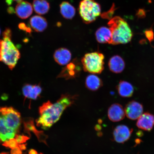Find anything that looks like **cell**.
I'll return each instance as SVG.
<instances>
[{"label":"cell","mask_w":154,"mask_h":154,"mask_svg":"<svg viewBox=\"0 0 154 154\" xmlns=\"http://www.w3.org/2000/svg\"><path fill=\"white\" fill-rule=\"evenodd\" d=\"M87 88L91 91H95L103 86L102 81L95 75H90L87 77L85 82Z\"/></svg>","instance_id":"44dd1931"},{"label":"cell","mask_w":154,"mask_h":154,"mask_svg":"<svg viewBox=\"0 0 154 154\" xmlns=\"http://www.w3.org/2000/svg\"><path fill=\"white\" fill-rule=\"evenodd\" d=\"M29 23L33 29L37 32H43L48 26V23L44 17L34 15L30 19Z\"/></svg>","instance_id":"ac0fdd59"},{"label":"cell","mask_w":154,"mask_h":154,"mask_svg":"<svg viewBox=\"0 0 154 154\" xmlns=\"http://www.w3.org/2000/svg\"><path fill=\"white\" fill-rule=\"evenodd\" d=\"M125 109L119 103H114L109 107L108 111L109 118L112 122H116L124 119L125 117Z\"/></svg>","instance_id":"7c38bea8"},{"label":"cell","mask_w":154,"mask_h":154,"mask_svg":"<svg viewBox=\"0 0 154 154\" xmlns=\"http://www.w3.org/2000/svg\"><path fill=\"white\" fill-rule=\"evenodd\" d=\"M124 109L126 116L133 120L139 118L143 112V107L142 105L134 101H131L127 104Z\"/></svg>","instance_id":"9c48e42d"},{"label":"cell","mask_w":154,"mask_h":154,"mask_svg":"<svg viewBox=\"0 0 154 154\" xmlns=\"http://www.w3.org/2000/svg\"><path fill=\"white\" fill-rule=\"evenodd\" d=\"M60 8L61 14L66 19H72L75 14V9L67 2H63L60 5Z\"/></svg>","instance_id":"603a6c76"},{"label":"cell","mask_w":154,"mask_h":154,"mask_svg":"<svg viewBox=\"0 0 154 154\" xmlns=\"http://www.w3.org/2000/svg\"><path fill=\"white\" fill-rule=\"evenodd\" d=\"M81 70L80 64L77 60H74L63 68L58 78L69 79L76 78Z\"/></svg>","instance_id":"ba28073f"},{"label":"cell","mask_w":154,"mask_h":154,"mask_svg":"<svg viewBox=\"0 0 154 154\" xmlns=\"http://www.w3.org/2000/svg\"><path fill=\"white\" fill-rule=\"evenodd\" d=\"M145 34L146 37L150 42L153 41L154 40V33L152 29H149L146 30Z\"/></svg>","instance_id":"4316f807"},{"label":"cell","mask_w":154,"mask_h":154,"mask_svg":"<svg viewBox=\"0 0 154 154\" xmlns=\"http://www.w3.org/2000/svg\"><path fill=\"white\" fill-rule=\"evenodd\" d=\"M23 94L26 98L33 100L40 97L42 88L40 84L32 85L26 84L22 88Z\"/></svg>","instance_id":"8fae6325"},{"label":"cell","mask_w":154,"mask_h":154,"mask_svg":"<svg viewBox=\"0 0 154 154\" xmlns=\"http://www.w3.org/2000/svg\"><path fill=\"white\" fill-rule=\"evenodd\" d=\"M132 132V129H130L125 125H119L113 131V138L117 143H124L129 139Z\"/></svg>","instance_id":"30bf717a"},{"label":"cell","mask_w":154,"mask_h":154,"mask_svg":"<svg viewBox=\"0 0 154 154\" xmlns=\"http://www.w3.org/2000/svg\"><path fill=\"white\" fill-rule=\"evenodd\" d=\"M95 36L96 40L99 43L111 44L112 34L110 29L106 27H101L96 31Z\"/></svg>","instance_id":"e0dca14e"},{"label":"cell","mask_w":154,"mask_h":154,"mask_svg":"<svg viewBox=\"0 0 154 154\" xmlns=\"http://www.w3.org/2000/svg\"><path fill=\"white\" fill-rule=\"evenodd\" d=\"M8 11L9 13H12L14 11H13V9H12V8L10 7L8 9Z\"/></svg>","instance_id":"1f68e13d"},{"label":"cell","mask_w":154,"mask_h":154,"mask_svg":"<svg viewBox=\"0 0 154 154\" xmlns=\"http://www.w3.org/2000/svg\"><path fill=\"white\" fill-rule=\"evenodd\" d=\"M113 7L108 12L104 13L103 14H102V18L107 19H110L112 18V17L113 12H114L115 9L114 7H113Z\"/></svg>","instance_id":"83f0119b"},{"label":"cell","mask_w":154,"mask_h":154,"mask_svg":"<svg viewBox=\"0 0 154 154\" xmlns=\"http://www.w3.org/2000/svg\"><path fill=\"white\" fill-rule=\"evenodd\" d=\"M16 134L7 127L4 118L0 113V143L14 138Z\"/></svg>","instance_id":"9a60e30c"},{"label":"cell","mask_w":154,"mask_h":154,"mask_svg":"<svg viewBox=\"0 0 154 154\" xmlns=\"http://www.w3.org/2000/svg\"><path fill=\"white\" fill-rule=\"evenodd\" d=\"M2 145L12 149L18 147V143L15 138H12L3 142Z\"/></svg>","instance_id":"cb8c5ba5"},{"label":"cell","mask_w":154,"mask_h":154,"mask_svg":"<svg viewBox=\"0 0 154 154\" xmlns=\"http://www.w3.org/2000/svg\"><path fill=\"white\" fill-rule=\"evenodd\" d=\"M55 61L60 65H66L72 58V54L66 48H62L57 49L54 54Z\"/></svg>","instance_id":"5bb4252c"},{"label":"cell","mask_w":154,"mask_h":154,"mask_svg":"<svg viewBox=\"0 0 154 154\" xmlns=\"http://www.w3.org/2000/svg\"><path fill=\"white\" fill-rule=\"evenodd\" d=\"M23 122L25 133L30 135V132H33L37 137L38 141L47 144L48 136L44 133L43 131H38L36 129L35 126L33 119L30 117L24 118L23 120Z\"/></svg>","instance_id":"52a82bcc"},{"label":"cell","mask_w":154,"mask_h":154,"mask_svg":"<svg viewBox=\"0 0 154 154\" xmlns=\"http://www.w3.org/2000/svg\"><path fill=\"white\" fill-rule=\"evenodd\" d=\"M136 125L142 130L151 131L154 126V116L149 112L142 114L138 119Z\"/></svg>","instance_id":"4fadbf2b"},{"label":"cell","mask_w":154,"mask_h":154,"mask_svg":"<svg viewBox=\"0 0 154 154\" xmlns=\"http://www.w3.org/2000/svg\"><path fill=\"white\" fill-rule=\"evenodd\" d=\"M109 66L111 72L115 73H120L125 69V63L121 57L115 55L109 59Z\"/></svg>","instance_id":"d6986e66"},{"label":"cell","mask_w":154,"mask_h":154,"mask_svg":"<svg viewBox=\"0 0 154 154\" xmlns=\"http://www.w3.org/2000/svg\"><path fill=\"white\" fill-rule=\"evenodd\" d=\"M12 32L6 28L3 33V39H0V61L4 63L12 70L20 57L18 48L11 40Z\"/></svg>","instance_id":"7a4b0ae2"},{"label":"cell","mask_w":154,"mask_h":154,"mask_svg":"<svg viewBox=\"0 0 154 154\" xmlns=\"http://www.w3.org/2000/svg\"><path fill=\"white\" fill-rule=\"evenodd\" d=\"M38 153L36 150L34 149H30L29 151V154H38Z\"/></svg>","instance_id":"4dcf8cb0"},{"label":"cell","mask_w":154,"mask_h":154,"mask_svg":"<svg viewBox=\"0 0 154 154\" xmlns=\"http://www.w3.org/2000/svg\"><path fill=\"white\" fill-rule=\"evenodd\" d=\"M77 95L63 94L55 103L49 101L38 109L40 116L36 121V126L44 130L51 128L60 119L63 111L74 104Z\"/></svg>","instance_id":"6da1fadb"},{"label":"cell","mask_w":154,"mask_h":154,"mask_svg":"<svg viewBox=\"0 0 154 154\" xmlns=\"http://www.w3.org/2000/svg\"><path fill=\"white\" fill-rule=\"evenodd\" d=\"M79 12L83 22L89 24L100 15L101 6L95 0H82L80 3Z\"/></svg>","instance_id":"5b68a950"},{"label":"cell","mask_w":154,"mask_h":154,"mask_svg":"<svg viewBox=\"0 0 154 154\" xmlns=\"http://www.w3.org/2000/svg\"><path fill=\"white\" fill-rule=\"evenodd\" d=\"M32 6L27 2H21L19 3L15 8V13L19 18L26 19L32 14Z\"/></svg>","instance_id":"2e32d148"},{"label":"cell","mask_w":154,"mask_h":154,"mask_svg":"<svg viewBox=\"0 0 154 154\" xmlns=\"http://www.w3.org/2000/svg\"><path fill=\"white\" fill-rule=\"evenodd\" d=\"M11 154H22V152L18 146L11 150Z\"/></svg>","instance_id":"f1b7e54d"},{"label":"cell","mask_w":154,"mask_h":154,"mask_svg":"<svg viewBox=\"0 0 154 154\" xmlns=\"http://www.w3.org/2000/svg\"><path fill=\"white\" fill-rule=\"evenodd\" d=\"M15 139L18 142V144H23L27 141L29 139V137L24 135H20L16 134L15 136Z\"/></svg>","instance_id":"d4e9b609"},{"label":"cell","mask_w":154,"mask_h":154,"mask_svg":"<svg viewBox=\"0 0 154 154\" xmlns=\"http://www.w3.org/2000/svg\"><path fill=\"white\" fill-rule=\"evenodd\" d=\"M18 27L20 29L26 32L27 33L30 34L32 33V30L29 26H27L24 23H21L18 25Z\"/></svg>","instance_id":"484cf974"},{"label":"cell","mask_w":154,"mask_h":154,"mask_svg":"<svg viewBox=\"0 0 154 154\" xmlns=\"http://www.w3.org/2000/svg\"><path fill=\"white\" fill-rule=\"evenodd\" d=\"M0 154H9V153L8 152H2L0 153Z\"/></svg>","instance_id":"d6a6232c"},{"label":"cell","mask_w":154,"mask_h":154,"mask_svg":"<svg viewBox=\"0 0 154 154\" xmlns=\"http://www.w3.org/2000/svg\"><path fill=\"white\" fill-rule=\"evenodd\" d=\"M38 154H42V153H38Z\"/></svg>","instance_id":"d590c367"},{"label":"cell","mask_w":154,"mask_h":154,"mask_svg":"<svg viewBox=\"0 0 154 154\" xmlns=\"http://www.w3.org/2000/svg\"><path fill=\"white\" fill-rule=\"evenodd\" d=\"M104 58L99 52L86 54L81 60L84 70L93 74H101L104 68Z\"/></svg>","instance_id":"277c9868"},{"label":"cell","mask_w":154,"mask_h":154,"mask_svg":"<svg viewBox=\"0 0 154 154\" xmlns=\"http://www.w3.org/2000/svg\"><path fill=\"white\" fill-rule=\"evenodd\" d=\"M112 34V45L125 44L131 41L133 34L129 26L124 19L119 17L112 18L108 23Z\"/></svg>","instance_id":"3957f363"},{"label":"cell","mask_w":154,"mask_h":154,"mask_svg":"<svg viewBox=\"0 0 154 154\" xmlns=\"http://www.w3.org/2000/svg\"><path fill=\"white\" fill-rule=\"evenodd\" d=\"M32 5L35 11L39 15L46 14L50 8L49 3L45 0H34Z\"/></svg>","instance_id":"7402d4cb"},{"label":"cell","mask_w":154,"mask_h":154,"mask_svg":"<svg viewBox=\"0 0 154 154\" xmlns=\"http://www.w3.org/2000/svg\"><path fill=\"white\" fill-rule=\"evenodd\" d=\"M13 1H16L18 2V3L20 2H22L23 0H13Z\"/></svg>","instance_id":"836d02e7"},{"label":"cell","mask_w":154,"mask_h":154,"mask_svg":"<svg viewBox=\"0 0 154 154\" xmlns=\"http://www.w3.org/2000/svg\"><path fill=\"white\" fill-rule=\"evenodd\" d=\"M18 147L21 150H24L26 149V144H18Z\"/></svg>","instance_id":"f546056e"},{"label":"cell","mask_w":154,"mask_h":154,"mask_svg":"<svg viewBox=\"0 0 154 154\" xmlns=\"http://www.w3.org/2000/svg\"><path fill=\"white\" fill-rule=\"evenodd\" d=\"M117 89L119 95L124 97H131L134 92V88L132 85L124 81H121L119 82Z\"/></svg>","instance_id":"ffe728a7"},{"label":"cell","mask_w":154,"mask_h":154,"mask_svg":"<svg viewBox=\"0 0 154 154\" xmlns=\"http://www.w3.org/2000/svg\"><path fill=\"white\" fill-rule=\"evenodd\" d=\"M0 113L3 115L8 128L17 134L22 123L20 113L11 107H0Z\"/></svg>","instance_id":"8992f818"},{"label":"cell","mask_w":154,"mask_h":154,"mask_svg":"<svg viewBox=\"0 0 154 154\" xmlns=\"http://www.w3.org/2000/svg\"><path fill=\"white\" fill-rule=\"evenodd\" d=\"M1 29H0V35H1Z\"/></svg>","instance_id":"e575fe53"}]
</instances>
